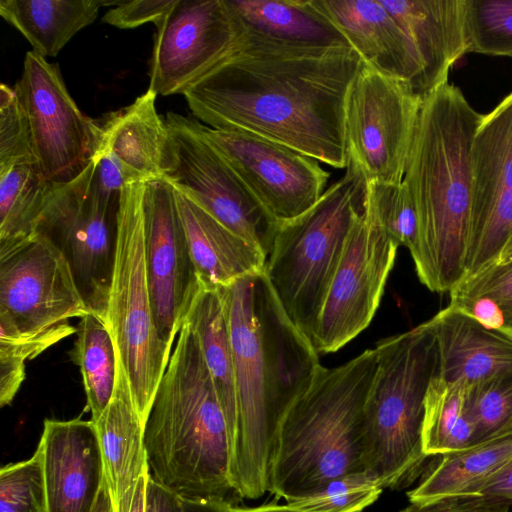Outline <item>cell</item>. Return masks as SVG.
I'll return each mask as SVG.
<instances>
[{
  "label": "cell",
  "mask_w": 512,
  "mask_h": 512,
  "mask_svg": "<svg viewBox=\"0 0 512 512\" xmlns=\"http://www.w3.org/2000/svg\"><path fill=\"white\" fill-rule=\"evenodd\" d=\"M362 64L349 45L289 46L240 29L231 53L183 95L208 127L253 133L346 169V104Z\"/></svg>",
  "instance_id": "cell-1"
},
{
  "label": "cell",
  "mask_w": 512,
  "mask_h": 512,
  "mask_svg": "<svg viewBox=\"0 0 512 512\" xmlns=\"http://www.w3.org/2000/svg\"><path fill=\"white\" fill-rule=\"evenodd\" d=\"M235 360L237 418L230 437L234 492L268 491L278 425L321 366L310 340L290 321L263 272L220 287Z\"/></svg>",
  "instance_id": "cell-2"
},
{
  "label": "cell",
  "mask_w": 512,
  "mask_h": 512,
  "mask_svg": "<svg viewBox=\"0 0 512 512\" xmlns=\"http://www.w3.org/2000/svg\"><path fill=\"white\" fill-rule=\"evenodd\" d=\"M482 118L448 82L422 100L403 181L418 215V246L412 259L420 282L432 292H450L465 277L471 149Z\"/></svg>",
  "instance_id": "cell-3"
},
{
  "label": "cell",
  "mask_w": 512,
  "mask_h": 512,
  "mask_svg": "<svg viewBox=\"0 0 512 512\" xmlns=\"http://www.w3.org/2000/svg\"><path fill=\"white\" fill-rule=\"evenodd\" d=\"M144 443L149 476L180 499L229 501L234 489L227 422L186 322L145 421Z\"/></svg>",
  "instance_id": "cell-4"
},
{
  "label": "cell",
  "mask_w": 512,
  "mask_h": 512,
  "mask_svg": "<svg viewBox=\"0 0 512 512\" xmlns=\"http://www.w3.org/2000/svg\"><path fill=\"white\" fill-rule=\"evenodd\" d=\"M376 369L375 348L340 366L319 367L278 425L269 492L289 502L337 477L366 471L365 406Z\"/></svg>",
  "instance_id": "cell-5"
},
{
  "label": "cell",
  "mask_w": 512,
  "mask_h": 512,
  "mask_svg": "<svg viewBox=\"0 0 512 512\" xmlns=\"http://www.w3.org/2000/svg\"><path fill=\"white\" fill-rule=\"evenodd\" d=\"M377 369L365 406V470L394 488L428 457L423 448L424 402L438 370L428 321L376 343Z\"/></svg>",
  "instance_id": "cell-6"
},
{
  "label": "cell",
  "mask_w": 512,
  "mask_h": 512,
  "mask_svg": "<svg viewBox=\"0 0 512 512\" xmlns=\"http://www.w3.org/2000/svg\"><path fill=\"white\" fill-rule=\"evenodd\" d=\"M366 183L348 162L344 176L298 217L280 223L264 273L282 309L311 342L347 236L365 208Z\"/></svg>",
  "instance_id": "cell-7"
},
{
  "label": "cell",
  "mask_w": 512,
  "mask_h": 512,
  "mask_svg": "<svg viewBox=\"0 0 512 512\" xmlns=\"http://www.w3.org/2000/svg\"><path fill=\"white\" fill-rule=\"evenodd\" d=\"M145 186L146 182L128 184L119 196L115 259L106 312L117 363L124 371L133 404L144 424L172 353L157 332L148 286Z\"/></svg>",
  "instance_id": "cell-8"
},
{
  "label": "cell",
  "mask_w": 512,
  "mask_h": 512,
  "mask_svg": "<svg viewBox=\"0 0 512 512\" xmlns=\"http://www.w3.org/2000/svg\"><path fill=\"white\" fill-rule=\"evenodd\" d=\"M88 308L70 264L44 234L0 240V328L22 337L76 333Z\"/></svg>",
  "instance_id": "cell-9"
},
{
  "label": "cell",
  "mask_w": 512,
  "mask_h": 512,
  "mask_svg": "<svg viewBox=\"0 0 512 512\" xmlns=\"http://www.w3.org/2000/svg\"><path fill=\"white\" fill-rule=\"evenodd\" d=\"M94 169L92 161L73 181L51 185L36 231L60 249L88 308L106 319L119 198L99 191Z\"/></svg>",
  "instance_id": "cell-10"
},
{
  "label": "cell",
  "mask_w": 512,
  "mask_h": 512,
  "mask_svg": "<svg viewBox=\"0 0 512 512\" xmlns=\"http://www.w3.org/2000/svg\"><path fill=\"white\" fill-rule=\"evenodd\" d=\"M423 98L401 79L363 62L345 112L348 162L365 183L403 181Z\"/></svg>",
  "instance_id": "cell-11"
},
{
  "label": "cell",
  "mask_w": 512,
  "mask_h": 512,
  "mask_svg": "<svg viewBox=\"0 0 512 512\" xmlns=\"http://www.w3.org/2000/svg\"><path fill=\"white\" fill-rule=\"evenodd\" d=\"M399 245L384 230L366 198L355 219L318 315L311 343L317 353L337 351L372 321Z\"/></svg>",
  "instance_id": "cell-12"
},
{
  "label": "cell",
  "mask_w": 512,
  "mask_h": 512,
  "mask_svg": "<svg viewBox=\"0 0 512 512\" xmlns=\"http://www.w3.org/2000/svg\"><path fill=\"white\" fill-rule=\"evenodd\" d=\"M173 163L166 176L175 188L267 259L279 227L208 143L196 118L168 112Z\"/></svg>",
  "instance_id": "cell-13"
},
{
  "label": "cell",
  "mask_w": 512,
  "mask_h": 512,
  "mask_svg": "<svg viewBox=\"0 0 512 512\" xmlns=\"http://www.w3.org/2000/svg\"><path fill=\"white\" fill-rule=\"evenodd\" d=\"M23 107L39 170L51 185L76 179L93 161L100 141L97 120L69 94L58 65L31 51L14 86Z\"/></svg>",
  "instance_id": "cell-14"
},
{
  "label": "cell",
  "mask_w": 512,
  "mask_h": 512,
  "mask_svg": "<svg viewBox=\"0 0 512 512\" xmlns=\"http://www.w3.org/2000/svg\"><path fill=\"white\" fill-rule=\"evenodd\" d=\"M196 122L203 137L277 223L306 212L327 189L330 172L319 161L253 133Z\"/></svg>",
  "instance_id": "cell-15"
},
{
  "label": "cell",
  "mask_w": 512,
  "mask_h": 512,
  "mask_svg": "<svg viewBox=\"0 0 512 512\" xmlns=\"http://www.w3.org/2000/svg\"><path fill=\"white\" fill-rule=\"evenodd\" d=\"M239 36L226 0H177L156 25L149 89L183 95L231 53Z\"/></svg>",
  "instance_id": "cell-16"
},
{
  "label": "cell",
  "mask_w": 512,
  "mask_h": 512,
  "mask_svg": "<svg viewBox=\"0 0 512 512\" xmlns=\"http://www.w3.org/2000/svg\"><path fill=\"white\" fill-rule=\"evenodd\" d=\"M465 278L497 263L512 230V93L483 118L472 149Z\"/></svg>",
  "instance_id": "cell-17"
},
{
  "label": "cell",
  "mask_w": 512,
  "mask_h": 512,
  "mask_svg": "<svg viewBox=\"0 0 512 512\" xmlns=\"http://www.w3.org/2000/svg\"><path fill=\"white\" fill-rule=\"evenodd\" d=\"M145 258L157 332L171 350L202 285L192 261L177 208L166 179L146 182Z\"/></svg>",
  "instance_id": "cell-18"
},
{
  "label": "cell",
  "mask_w": 512,
  "mask_h": 512,
  "mask_svg": "<svg viewBox=\"0 0 512 512\" xmlns=\"http://www.w3.org/2000/svg\"><path fill=\"white\" fill-rule=\"evenodd\" d=\"M39 445L49 512H92L105 482L94 422L46 419Z\"/></svg>",
  "instance_id": "cell-19"
},
{
  "label": "cell",
  "mask_w": 512,
  "mask_h": 512,
  "mask_svg": "<svg viewBox=\"0 0 512 512\" xmlns=\"http://www.w3.org/2000/svg\"><path fill=\"white\" fill-rule=\"evenodd\" d=\"M370 67L408 82L422 98V68L407 35L380 0H313Z\"/></svg>",
  "instance_id": "cell-20"
},
{
  "label": "cell",
  "mask_w": 512,
  "mask_h": 512,
  "mask_svg": "<svg viewBox=\"0 0 512 512\" xmlns=\"http://www.w3.org/2000/svg\"><path fill=\"white\" fill-rule=\"evenodd\" d=\"M156 97L148 88L130 105L97 120V151L110 152L136 182L165 179L173 163L171 136L156 110Z\"/></svg>",
  "instance_id": "cell-21"
},
{
  "label": "cell",
  "mask_w": 512,
  "mask_h": 512,
  "mask_svg": "<svg viewBox=\"0 0 512 512\" xmlns=\"http://www.w3.org/2000/svg\"><path fill=\"white\" fill-rule=\"evenodd\" d=\"M438 352L437 376L469 385L512 372V336L448 305L428 320Z\"/></svg>",
  "instance_id": "cell-22"
},
{
  "label": "cell",
  "mask_w": 512,
  "mask_h": 512,
  "mask_svg": "<svg viewBox=\"0 0 512 512\" xmlns=\"http://www.w3.org/2000/svg\"><path fill=\"white\" fill-rule=\"evenodd\" d=\"M401 26L422 68V96L448 82L466 54L462 0H380Z\"/></svg>",
  "instance_id": "cell-23"
},
{
  "label": "cell",
  "mask_w": 512,
  "mask_h": 512,
  "mask_svg": "<svg viewBox=\"0 0 512 512\" xmlns=\"http://www.w3.org/2000/svg\"><path fill=\"white\" fill-rule=\"evenodd\" d=\"M174 195L203 287L229 286L241 277L264 271L266 256L258 248L227 229L175 187Z\"/></svg>",
  "instance_id": "cell-24"
},
{
  "label": "cell",
  "mask_w": 512,
  "mask_h": 512,
  "mask_svg": "<svg viewBox=\"0 0 512 512\" xmlns=\"http://www.w3.org/2000/svg\"><path fill=\"white\" fill-rule=\"evenodd\" d=\"M102 452L105 481L114 503L134 491L148 472L144 423L132 401L124 371L117 363L112 398L94 422Z\"/></svg>",
  "instance_id": "cell-25"
},
{
  "label": "cell",
  "mask_w": 512,
  "mask_h": 512,
  "mask_svg": "<svg viewBox=\"0 0 512 512\" xmlns=\"http://www.w3.org/2000/svg\"><path fill=\"white\" fill-rule=\"evenodd\" d=\"M226 3L240 29L252 36L297 47L349 45L313 0H226Z\"/></svg>",
  "instance_id": "cell-26"
},
{
  "label": "cell",
  "mask_w": 512,
  "mask_h": 512,
  "mask_svg": "<svg viewBox=\"0 0 512 512\" xmlns=\"http://www.w3.org/2000/svg\"><path fill=\"white\" fill-rule=\"evenodd\" d=\"M113 0H1L0 15L42 57L56 56L75 34L89 26Z\"/></svg>",
  "instance_id": "cell-27"
},
{
  "label": "cell",
  "mask_w": 512,
  "mask_h": 512,
  "mask_svg": "<svg viewBox=\"0 0 512 512\" xmlns=\"http://www.w3.org/2000/svg\"><path fill=\"white\" fill-rule=\"evenodd\" d=\"M185 322L194 332L227 422L229 439L237 418L235 360L221 288L201 287Z\"/></svg>",
  "instance_id": "cell-28"
},
{
  "label": "cell",
  "mask_w": 512,
  "mask_h": 512,
  "mask_svg": "<svg viewBox=\"0 0 512 512\" xmlns=\"http://www.w3.org/2000/svg\"><path fill=\"white\" fill-rule=\"evenodd\" d=\"M512 459V429L468 448L441 455L437 466L414 489L410 503L473 495Z\"/></svg>",
  "instance_id": "cell-29"
},
{
  "label": "cell",
  "mask_w": 512,
  "mask_h": 512,
  "mask_svg": "<svg viewBox=\"0 0 512 512\" xmlns=\"http://www.w3.org/2000/svg\"><path fill=\"white\" fill-rule=\"evenodd\" d=\"M462 380L445 381L435 375L424 402L423 448L429 456L444 455L476 444V426Z\"/></svg>",
  "instance_id": "cell-30"
},
{
  "label": "cell",
  "mask_w": 512,
  "mask_h": 512,
  "mask_svg": "<svg viewBox=\"0 0 512 512\" xmlns=\"http://www.w3.org/2000/svg\"><path fill=\"white\" fill-rule=\"evenodd\" d=\"M71 359L79 367L92 421L108 406L116 383L117 359L106 319L90 311L76 327Z\"/></svg>",
  "instance_id": "cell-31"
},
{
  "label": "cell",
  "mask_w": 512,
  "mask_h": 512,
  "mask_svg": "<svg viewBox=\"0 0 512 512\" xmlns=\"http://www.w3.org/2000/svg\"><path fill=\"white\" fill-rule=\"evenodd\" d=\"M50 188L35 161L0 166V240L36 231Z\"/></svg>",
  "instance_id": "cell-32"
},
{
  "label": "cell",
  "mask_w": 512,
  "mask_h": 512,
  "mask_svg": "<svg viewBox=\"0 0 512 512\" xmlns=\"http://www.w3.org/2000/svg\"><path fill=\"white\" fill-rule=\"evenodd\" d=\"M467 53L512 57V0H462Z\"/></svg>",
  "instance_id": "cell-33"
},
{
  "label": "cell",
  "mask_w": 512,
  "mask_h": 512,
  "mask_svg": "<svg viewBox=\"0 0 512 512\" xmlns=\"http://www.w3.org/2000/svg\"><path fill=\"white\" fill-rule=\"evenodd\" d=\"M366 198L384 230L399 246L406 247L412 257L418 246L419 225L406 183H366Z\"/></svg>",
  "instance_id": "cell-34"
},
{
  "label": "cell",
  "mask_w": 512,
  "mask_h": 512,
  "mask_svg": "<svg viewBox=\"0 0 512 512\" xmlns=\"http://www.w3.org/2000/svg\"><path fill=\"white\" fill-rule=\"evenodd\" d=\"M383 488L367 471L337 477L313 493L286 504L301 512H362Z\"/></svg>",
  "instance_id": "cell-35"
},
{
  "label": "cell",
  "mask_w": 512,
  "mask_h": 512,
  "mask_svg": "<svg viewBox=\"0 0 512 512\" xmlns=\"http://www.w3.org/2000/svg\"><path fill=\"white\" fill-rule=\"evenodd\" d=\"M469 408L476 426V444L512 429V372L468 386Z\"/></svg>",
  "instance_id": "cell-36"
},
{
  "label": "cell",
  "mask_w": 512,
  "mask_h": 512,
  "mask_svg": "<svg viewBox=\"0 0 512 512\" xmlns=\"http://www.w3.org/2000/svg\"><path fill=\"white\" fill-rule=\"evenodd\" d=\"M0 512H49L39 444L29 459L1 468Z\"/></svg>",
  "instance_id": "cell-37"
},
{
  "label": "cell",
  "mask_w": 512,
  "mask_h": 512,
  "mask_svg": "<svg viewBox=\"0 0 512 512\" xmlns=\"http://www.w3.org/2000/svg\"><path fill=\"white\" fill-rule=\"evenodd\" d=\"M61 341L27 338L0 328V405H10L25 380V363Z\"/></svg>",
  "instance_id": "cell-38"
},
{
  "label": "cell",
  "mask_w": 512,
  "mask_h": 512,
  "mask_svg": "<svg viewBox=\"0 0 512 512\" xmlns=\"http://www.w3.org/2000/svg\"><path fill=\"white\" fill-rule=\"evenodd\" d=\"M36 161L27 119L14 87L0 86V166Z\"/></svg>",
  "instance_id": "cell-39"
},
{
  "label": "cell",
  "mask_w": 512,
  "mask_h": 512,
  "mask_svg": "<svg viewBox=\"0 0 512 512\" xmlns=\"http://www.w3.org/2000/svg\"><path fill=\"white\" fill-rule=\"evenodd\" d=\"M449 294L450 298L486 297L499 303H512V261L495 263L463 279Z\"/></svg>",
  "instance_id": "cell-40"
},
{
  "label": "cell",
  "mask_w": 512,
  "mask_h": 512,
  "mask_svg": "<svg viewBox=\"0 0 512 512\" xmlns=\"http://www.w3.org/2000/svg\"><path fill=\"white\" fill-rule=\"evenodd\" d=\"M177 0L124 1L109 9L102 21L119 29H131L153 22L159 24Z\"/></svg>",
  "instance_id": "cell-41"
},
{
  "label": "cell",
  "mask_w": 512,
  "mask_h": 512,
  "mask_svg": "<svg viewBox=\"0 0 512 512\" xmlns=\"http://www.w3.org/2000/svg\"><path fill=\"white\" fill-rule=\"evenodd\" d=\"M449 305L487 328L512 336V303H499L486 297L450 298Z\"/></svg>",
  "instance_id": "cell-42"
},
{
  "label": "cell",
  "mask_w": 512,
  "mask_h": 512,
  "mask_svg": "<svg viewBox=\"0 0 512 512\" xmlns=\"http://www.w3.org/2000/svg\"><path fill=\"white\" fill-rule=\"evenodd\" d=\"M509 509L507 505L478 495H460L410 503L400 512H509Z\"/></svg>",
  "instance_id": "cell-43"
},
{
  "label": "cell",
  "mask_w": 512,
  "mask_h": 512,
  "mask_svg": "<svg viewBox=\"0 0 512 512\" xmlns=\"http://www.w3.org/2000/svg\"><path fill=\"white\" fill-rule=\"evenodd\" d=\"M473 495L512 506V459L487 479Z\"/></svg>",
  "instance_id": "cell-44"
},
{
  "label": "cell",
  "mask_w": 512,
  "mask_h": 512,
  "mask_svg": "<svg viewBox=\"0 0 512 512\" xmlns=\"http://www.w3.org/2000/svg\"><path fill=\"white\" fill-rule=\"evenodd\" d=\"M146 512H184L183 502L176 494L163 487L148 474Z\"/></svg>",
  "instance_id": "cell-45"
},
{
  "label": "cell",
  "mask_w": 512,
  "mask_h": 512,
  "mask_svg": "<svg viewBox=\"0 0 512 512\" xmlns=\"http://www.w3.org/2000/svg\"><path fill=\"white\" fill-rule=\"evenodd\" d=\"M148 472L142 475L132 493L114 503L116 512H146Z\"/></svg>",
  "instance_id": "cell-46"
},
{
  "label": "cell",
  "mask_w": 512,
  "mask_h": 512,
  "mask_svg": "<svg viewBox=\"0 0 512 512\" xmlns=\"http://www.w3.org/2000/svg\"><path fill=\"white\" fill-rule=\"evenodd\" d=\"M184 512H232L229 501H186L182 500Z\"/></svg>",
  "instance_id": "cell-47"
},
{
  "label": "cell",
  "mask_w": 512,
  "mask_h": 512,
  "mask_svg": "<svg viewBox=\"0 0 512 512\" xmlns=\"http://www.w3.org/2000/svg\"><path fill=\"white\" fill-rule=\"evenodd\" d=\"M92 512H116L109 487L104 482Z\"/></svg>",
  "instance_id": "cell-48"
},
{
  "label": "cell",
  "mask_w": 512,
  "mask_h": 512,
  "mask_svg": "<svg viewBox=\"0 0 512 512\" xmlns=\"http://www.w3.org/2000/svg\"><path fill=\"white\" fill-rule=\"evenodd\" d=\"M232 512H301L289 507L287 504L280 505L268 503L256 507H232Z\"/></svg>",
  "instance_id": "cell-49"
},
{
  "label": "cell",
  "mask_w": 512,
  "mask_h": 512,
  "mask_svg": "<svg viewBox=\"0 0 512 512\" xmlns=\"http://www.w3.org/2000/svg\"><path fill=\"white\" fill-rule=\"evenodd\" d=\"M512 261V230L502 248L501 254L497 261L498 264L508 263Z\"/></svg>",
  "instance_id": "cell-50"
}]
</instances>
